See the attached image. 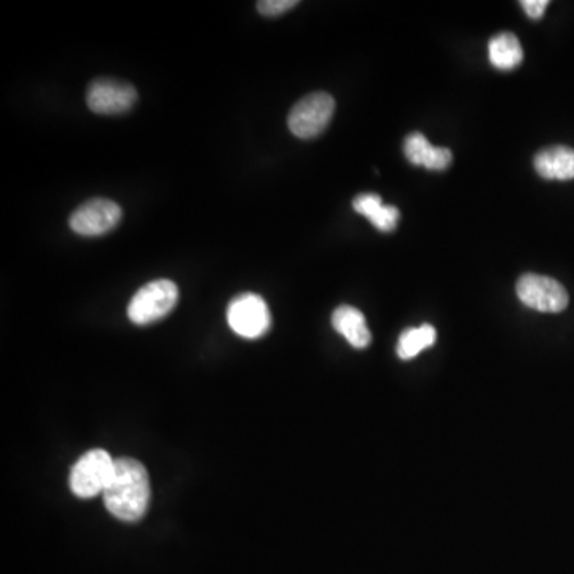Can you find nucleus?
Here are the masks:
<instances>
[{
	"instance_id": "nucleus-5",
	"label": "nucleus",
	"mask_w": 574,
	"mask_h": 574,
	"mask_svg": "<svg viewBox=\"0 0 574 574\" xmlns=\"http://www.w3.org/2000/svg\"><path fill=\"white\" fill-rule=\"evenodd\" d=\"M227 321L235 334L243 339L256 340L267 334L272 326V315L260 295L248 292L232 300L227 310Z\"/></svg>"
},
{
	"instance_id": "nucleus-2",
	"label": "nucleus",
	"mask_w": 574,
	"mask_h": 574,
	"mask_svg": "<svg viewBox=\"0 0 574 574\" xmlns=\"http://www.w3.org/2000/svg\"><path fill=\"white\" fill-rule=\"evenodd\" d=\"M115 460L106 450L95 449L85 453L72 466L69 485L72 493L83 500L104 495L114 476Z\"/></svg>"
},
{
	"instance_id": "nucleus-11",
	"label": "nucleus",
	"mask_w": 574,
	"mask_h": 574,
	"mask_svg": "<svg viewBox=\"0 0 574 574\" xmlns=\"http://www.w3.org/2000/svg\"><path fill=\"white\" fill-rule=\"evenodd\" d=\"M332 326L335 331L342 334L348 343L358 350H364L372 342L369 327H367L366 318L358 308L350 305H342L337 308L332 315Z\"/></svg>"
},
{
	"instance_id": "nucleus-13",
	"label": "nucleus",
	"mask_w": 574,
	"mask_h": 574,
	"mask_svg": "<svg viewBox=\"0 0 574 574\" xmlns=\"http://www.w3.org/2000/svg\"><path fill=\"white\" fill-rule=\"evenodd\" d=\"M490 63L500 71H512L522 64L523 50L520 40L512 32L496 34L488 45Z\"/></svg>"
},
{
	"instance_id": "nucleus-8",
	"label": "nucleus",
	"mask_w": 574,
	"mask_h": 574,
	"mask_svg": "<svg viewBox=\"0 0 574 574\" xmlns=\"http://www.w3.org/2000/svg\"><path fill=\"white\" fill-rule=\"evenodd\" d=\"M138 101V91L128 82L98 79L87 91V104L91 112L99 115H120L131 111Z\"/></svg>"
},
{
	"instance_id": "nucleus-14",
	"label": "nucleus",
	"mask_w": 574,
	"mask_h": 574,
	"mask_svg": "<svg viewBox=\"0 0 574 574\" xmlns=\"http://www.w3.org/2000/svg\"><path fill=\"white\" fill-rule=\"evenodd\" d=\"M436 329L429 324L420 327H412L402 332L398 342V356L404 361L415 358L421 351L436 343Z\"/></svg>"
},
{
	"instance_id": "nucleus-10",
	"label": "nucleus",
	"mask_w": 574,
	"mask_h": 574,
	"mask_svg": "<svg viewBox=\"0 0 574 574\" xmlns=\"http://www.w3.org/2000/svg\"><path fill=\"white\" fill-rule=\"evenodd\" d=\"M535 170L549 181L574 179V149L567 146L547 147L535 157Z\"/></svg>"
},
{
	"instance_id": "nucleus-6",
	"label": "nucleus",
	"mask_w": 574,
	"mask_h": 574,
	"mask_svg": "<svg viewBox=\"0 0 574 574\" xmlns=\"http://www.w3.org/2000/svg\"><path fill=\"white\" fill-rule=\"evenodd\" d=\"M517 297L525 307L541 313H560L570 302L567 289L559 281L536 273H527L517 281Z\"/></svg>"
},
{
	"instance_id": "nucleus-15",
	"label": "nucleus",
	"mask_w": 574,
	"mask_h": 574,
	"mask_svg": "<svg viewBox=\"0 0 574 574\" xmlns=\"http://www.w3.org/2000/svg\"><path fill=\"white\" fill-rule=\"evenodd\" d=\"M297 5H299L297 0H262V2H257V10H259L260 15L273 18V16H280L289 12Z\"/></svg>"
},
{
	"instance_id": "nucleus-3",
	"label": "nucleus",
	"mask_w": 574,
	"mask_h": 574,
	"mask_svg": "<svg viewBox=\"0 0 574 574\" xmlns=\"http://www.w3.org/2000/svg\"><path fill=\"white\" fill-rule=\"evenodd\" d=\"M179 300V289L170 280H157L142 286L128 305V318L138 326L157 323L170 315Z\"/></svg>"
},
{
	"instance_id": "nucleus-16",
	"label": "nucleus",
	"mask_w": 574,
	"mask_h": 574,
	"mask_svg": "<svg viewBox=\"0 0 574 574\" xmlns=\"http://www.w3.org/2000/svg\"><path fill=\"white\" fill-rule=\"evenodd\" d=\"M520 5H522L523 12L527 13L528 18L539 20L546 13L549 0H522Z\"/></svg>"
},
{
	"instance_id": "nucleus-4",
	"label": "nucleus",
	"mask_w": 574,
	"mask_h": 574,
	"mask_svg": "<svg viewBox=\"0 0 574 574\" xmlns=\"http://www.w3.org/2000/svg\"><path fill=\"white\" fill-rule=\"evenodd\" d=\"M335 101L327 93H311L292 107L287 125L292 134L300 139L316 138L331 123Z\"/></svg>"
},
{
	"instance_id": "nucleus-1",
	"label": "nucleus",
	"mask_w": 574,
	"mask_h": 574,
	"mask_svg": "<svg viewBox=\"0 0 574 574\" xmlns=\"http://www.w3.org/2000/svg\"><path fill=\"white\" fill-rule=\"evenodd\" d=\"M103 496L107 511L118 520H141L150 503L149 474L144 464L128 457L115 460L114 476Z\"/></svg>"
},
{
	"instance_id": "nucleus-7",
	"label": "nucleus",
	"mask_w": 574,
	"mask_h": 574,
	"mask_svg": "<svg viewBox=\"0 0 574 574\" xmlns=\"http://www.w3.org/2000/svg\"><path fill=\"white\" fill-rule=\"evenodd\" d=\"M122 221V208L107 198H93L75 209L69 225L77 235L101 236L111 232Z\"/></svg>"
},
{
	"instance_id": "nucleus-9",
	"label": "nucleus",
	"mask_w": 574,
	"mask_h": 574,
	"mask_svg": "<svg viewBox=\"0 0 574 574\" xmlns=\"http://www.w3.org/2000/svg\"><path fill=\"white\" fill-rule=\"evenodd\" d=\"M404 154L412 165L431 171L447 170L453 160L447 147L433 146L421 133H412L405 138Z\"/></svg>"
},
{
	"instance_id": "nucleus-12",
	"label": "nucleus",
	"mask_w": 574,
	"mask_h": 574,
	"mask_svg": "<svg viewBox=\"0 0 574 574\" xmlns=\"http://www.w3.org/2000/svg\"><path fill=\"white\" fill-rule=\"evenodd\" d=\"M353 208L356 213L367 217L375 229L385 233L393 232L401 217L398 208L383 205L382 198L374 193H364L354 198Z\"/></svg>"
}]
</instances>
